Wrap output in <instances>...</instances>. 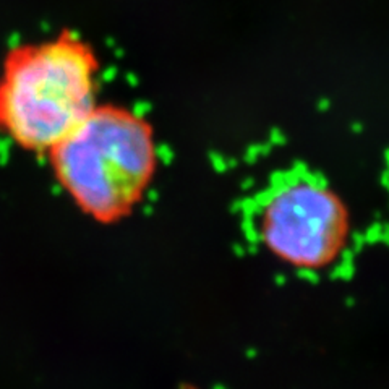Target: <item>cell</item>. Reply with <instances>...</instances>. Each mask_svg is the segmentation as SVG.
<instances>
[{
	"instance_id": "6da1fadb",
	"label": "cell",
	"mask_w": 389,
	"mask_h": 389,
	"mask_svg": "<svg viewBox=\"0 0 389 389\" xmlns=\"http://www.w3.org/2000/svg\"><path fill=\"white\" fill-rule=\"evenodd\" d=\"M96 62L73 38L15 51L0 80V130L28 149H52L94 109Z\"/></svg>"
},
{
	"instance_id": "7a4b0ae2",
	"label": "cell",
	"mask_w": 389,
	"mask_h": 389,
	"mask_svg": "<svg viewBox=\"0 0 389 389\" xmlns=\"http://www.w3.org/2000/svg\"><path fill=\"white\" fill-rule=\"evenodd\" d=\"M51 151L58 180L99 221L124 216L154 170L151 130L140 117L115 107L92 109Z\"/></svg>"
},
{
	"instance_id": "3957f363",
	"label": "cell",
	"mask_w": 389,
	"mask_h": 389,
	"mask_svg": "<svg viewBox=\"0 0 389 389\" xmlns=\"http://www.w3.org/2000/svg\"><path fill=\"white\" fill-rule=\"evenodd\" d=\"M247 221L276 260L308 272L334 266L354 235L345 199L323 179L304 172L272 180L251 201Z\"/></svg>"
},
{
	"instance_id": "277c9868",
	"label": "cell",
	"mask_w": 389,
	"mask_h": 389,
	"mask_svg": "<svg viewBox=\"0 0 389 389\" xmlns=\"http://www.w3.org/2000/svg\"><path fill=\"white\" fill-rule=\"evenodd\" d=\"M180 389H198V388L197 386H192V384H183V386L180 388Z\"/></svg>"
}]
</instances>
